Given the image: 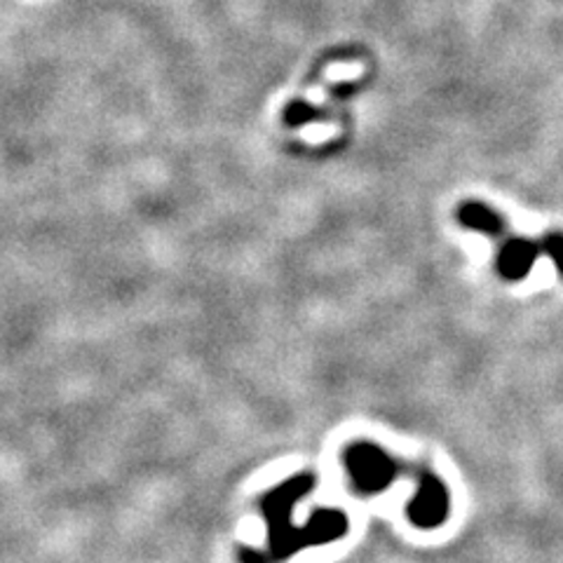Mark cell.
Instances as JSON below:
<instances>
[{
	"instance_id": "1",
	"label": "cell",
	"mask_w": 563,
	"mask_h": 563,
	"mask_svg": "<svg viewBox=\"0 0 563 563\" xmlns=\"http://www.w3.org/2000/svg\"><path fill=\"white\" fill-rule=\"evenodd\" d=\"M540 242L531 238H519L507 233L500 240V250H498V273L507 282H519L528 273L533 271L536 261L540 256Z\"/></svg>"
},
{
	"instance_id": "2",
	"label": "cell",
	"mask_w": 563,
	"mask_h": 563,
	"mask_svg": "<svg viewBox=\"0 0 563 563\" xmlns=\"http://www.w3.org/2000/svg\"><path fill=\"white\" fill-rule=\"evenodd\" d=\"M455 217L467 228V231H474L493 240H503L509 233V223L505 221L500 211L479 200L461 202Z\"/></svg>"
},
{
	"instance_id": "3",
	"label": "cell",
	"mask_w": 563,
	"mask_h": 563,
	"mask_svg": "<svg viewBox=\"0 0 563 563\" xmlns=\"http://www.w3.org/2000/svg\"><path fill=\"white\" fill-rule=\"evenodd\" d=\"M538 242H540V252L554 263L556 273L563 277V233L550 231L542 238H538Z\"/></svg>"
}]
</instances>
